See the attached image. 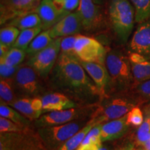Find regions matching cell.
<instances>
[{"instance_id":"6da1fadb","label":"cell","mask_w":150,"mask_h":150,"mask_svg":"<svg viewBox=\"0 0 150 150\" xmlns=\"http://www.w3.org/2000/svg\"><path fill=\"white\" fill-rule=\"evenodd\" d=\"M86 73L77 57L60 53L52 71V84L76 99L100 97L97 86Z\"/></svg>"},{"instance_id":"7a4b0ae2","label":"cell","mask_w":150,"mask_h":150,"mask_svg":"<svg viewBox=\"0 0 150 150\" xmlns=\"http://www.w3.org/2000/svg\"><path fill=\"white\" fill-rule=\"evenodd\" d=\"M110 24L118 40L126 43L136 22V11L129 0H110L108 7Z\"/></svg>"},{"instance_id":"3957f363","label":"cell","mask_w":150,"mask_h":150,"mask_svg":"<svg viewBox=\"0 0 150 150\" xmlns=\"http://www.w3.org/2000/svg\"><path fill=\"white\" fill-rule=\"evenodd\" d=\"M105 65L109 74L110 85L114 87L125 88L134 81L129 57L123 55L121 52H108Z\"/></svg>"},{"instance_id":"277c9868","label":"cell","mask_w":150,"mask_h":150,"mask_svg":"<svg viewBox=\"0 0 150 150\" xmlns=\"http://www.w3.org/2000/svg\"><path fill=\"white\" fill-rule=\"evenodd\" d=\"M0 150H49L38 134L28 129L19 132L0 133Z\"/></svg>"},{"instance_id":"5b68a950","label":"cell","mask_w":150,"mask_h":150,"mask_svg":"<svg viewBox=\"0 0 150 150\" xmlns=\"http://www.w3.org/2000/svg\"><path fill=\"white\" fill-rule=\"evenodd\" d=\"M86 125L83 121L74 120L63 125L38 128V134L49 150H58Z\"/></svg>"},{"instance_id":"8992f818","label":"cell","mask_w":150,"mask_h":150,"mask_svg":"<svg viewBox=\"0 0 150 150\" xmlns=\"http://www.w3.org/2000/svg\"><path fill=\"white\" fill-rule=\"evenodd\" d=\"M61 39L54 38L49 45L31 56L27 61V65L33 67L40 76L46 77L52 72L61 53Z\"/></svg>"},{"instance_id":"52a82bcc","label":"cell","mask_w":150,"mask_h":150,"mask_svg":"<svg viewBox=\"0 0 150 150\" xmlns=\"http://www.w3.org/2000/svg\"><path fill=\"white\" fill-rule=\"evenodd\" d=\"M74 52L81 61L93 62L105 65L108 52L98 40L93 38L77 34Z\"/></svg>"},{"instance_id":"ba28073f","label":"cell","mask_w":150,"mask_h":150,"mask_svg":"<svg viewBox=\"0 0 150 150\" xmlns=\"http://www.w3.org/2000/svg\"><path fill=\"white\" fill-rule=\"evenodd\" d=\"M41 0H0V22L7 24L17 17L35 12Z\"/></svg>"},{"instance_id":"9c48e42d","label":"cell","mask_w":150,"mask_h":150,"mask_svg":"<svg viewBox=\"0 0 150 150\" xmlns=\"http://www.w3.org/2000/svg\"><path fill=\"white\" fill-rule=\"evenodd\" d=\"M134 107H135V104L128 99H112L105 104L104 107L99 108L95 113L94 117L96 118L99 124H103L123 117Z\"/></svg>"},{"instance_id":"30bf717a","label":"cell","mask_w":150,"mask_h":150,"mask_svg":"<svg viewBox=\"0 0 150 150\" xmlns=\"http://www.w3.org/2000/svg\"><path fill=\"white\" fill-rule=\"evenodd\" d=\"M38 76L29 65L19 67L14 76V82L19 91L27 96H35L40 91Z\"/></svg>"},{"instance_id":"8fae6325","label":"cell","mask_w":150,"mask_h":150,"mask_svg":"<svg viewBox=\"0 0 150 150\" xmlns=\"http://www.w3.org/2000/svg\"><path fill=\"white\" fill-rule=\"evenodd\" d=\"M83 29L92 31L97 29L102 20L100 7L94 0H80L77 10Z\"/></svg>"},{"instance_id":"7c38bea8","label":"cell","mask_w":150,"mask_h":150,"mask_svg":"<svg viewBox=\"0 0 150 150\" xmlns=\"http://www.w3.org/2000/svg\"><path fill=\"white\" fill-rule=\"evenodd\" d=\"M130 52H136L150 60V19L138 24L129 45Z\"/></svg>"},{"instance_id":"4fadbf2b","label":"cell","mask_w":150,"mask_h":150,"mask_svg":"<svg viewBox=\"0 0 150 150\" xmlns=\"http://www.w3.org/2000/svg\"><path fill=\"white\" fill-rule=\"evenodd\" d=\"M81 111L78 108H72L69 109L56 110L42 113L35 120V126L38 128L45 127L55 126L70 122L79 117Z\"/></svg>"},{"instance_id":"5bb4252c","label":"cell","mask_w":150,"mask_h":150,"mask_svg":"<svg viewBox=\"0 0 150 150\" xmlns=\"http://www.w3.org/2000/svg\"><path fill=\"white\" fill-rule=\"evenodd\" d=\"M83 29L80 17L76 11L61 19L50 29L52 38L77 35Z\"/></svg>"},{"instance_id":"9a60e30c","label":"cell","mask_w":150,"mask_h":150,"mask_svg":"<svg viewBox=\"0 0 150 150\" xmlns=\"http://www.w3.org/2000/svg\"><path fill=\"white\" fill-rule=\"evenodd\" d=\"M81 63L97 86L101 98L107 97L106 92L108 85H110V80L106 65L93 62L81 61Z\"/></svg>"},{"instance_id":"2e32d148","label":"cell","mask_w":150,"mask_h":150,"mask_svg":"<svg viewBox=\"0 0 150 150\" xmlns=\"http://www.w3.org/2000/svg\"><path fill=\"white\" fill-rule=\"evenodd\" d=\"M35 12L40 18L42 30L50 29L65 16L59 10L53 0H41Z\"/></svg>"},{"instance_id":"e0dca14e","label":"cell","mask_w":150,"mask_h":150,"mask_svg":"<svg viewBox=\"0 0 150 150\" xmlns=\"http://www.w3.org/2000/svg\"><path fill=\"white\" fill-rule=\"evenodd\" d=\"M129 125L127 115L118 119L106 122L101 126V138L102 142L120 138L127 134Z\"/></svg>"},{"instance_id":"ac0fdd59","label":"cell","mask_w":150,"mask_h":150,"mask_svg":"<svg viewBox=\"0 0 150 150\" xmlns=\"http://www.w3.org/2000/svg\"><path fill=\"white\" fill-rule=\"evenodd\" d=\"M128 57L135 85L150 79V60L132 52H130Z\"/></svg>"},{"instance_id":"d6986e66","label":"cell","mask_w":150,"mask_h":150,"mask_svg":"<svg viewBox=\"0 0 150 150\" xmlns=\"http://www.w3.org/2000/svg\"><path fill=\"white\" fill-rule=\"evenodd\" d=\"M41 99L43 106V113L76 107V103L63 93H52L46 94Z\"/></svg>"},{"instance_id":"ffe728a7","label":"cell","mask_w":150,"mask_h":150,"mask_svg":"<svg viewBox=\"0 0 150 150\" xmlns=\"http://www.w3.org/2000/svg\"><path fill=\"white\" fill-rule=\"evenodd\" d=\"M97 125H99V123L97 122L96 118L94 117H92L88 122H87L85 126L82 127L78 132L69 138L66 142H65L58 150H76L83 142L88 133Z\"/></svg>"},{"instance_id":"44dd1931","label":"cell","mask_w":150,"mask_h":150,"mask_svg":"<svg viewBox=\"0 0 150 150\" xmlns=\"http://www.w3.org/2000/svg\"><path fill=\"white\" fill-rule=\"evenodd\" d=\"M7 24L14 26L22 31L31 28L41 27V20L36 12H31L23 16L17 17L8 22Z\"/></svg>"},{"instance_id":"7402d4cb","label":"cell","mask_w":150,"mask_h":150,"mask_svg":"<svg viewBox=\"0 0 150 150\" xmlns=\"http://www.w3.org/2000/svg\"><path fill=\"white\" fill-rule=\"evenodd\" d=\"M51 34H50V29L42 30L41 32L30 43V45L26 50V53L30 57L41 51L47 46L50 44V42L53 40Z\"/></svg>"},{"instance_id":"603a6c76","label":"cell","mask_w":150,"mask_h":150,"mask_svg":"<svg viewBox=\"0 0 150 150\" xmlns=\"http://www.w3.org/2000/svg\"><path fill=\"white\" fill-rule=\"evenodd\" d=\"M31 98H22L15 100L9 106H12L29 120H36L42 114L35 111L31 104Z\"/></svg>"},{"instance_id":"cb8c5ba5","label":"cell","mask_w":150,"mask_h":150,"mask_svg":"<svg viewBox=\"0 0 150 150\" xmlns=\"http://www.w3.org/2000/svg\"><path fill=\"white\" fill-rule=\"evenodd\" d=\"M42 31V29L40 27L22 30L13 47L22 49L26 51L30 43Z\"/></svg>"},{"instance_id":"d4e9b609","label":"cell","mask_w":150,"mask_h":150,"mask_svg":"<svg viewBox=\"0 0 150 150\" xmlns=\"http://www.w3.org/2000/svg\"><path fill=\"white\" fill-rule=\"evenodd\" d=\"M0 116L11 120V121L19 125H25V126H29L30 121H31L12 106L6 104H1Z\"/></svg>"},{"instance_id":"484cf974","label":"cell","mask_w":150,"mask_h":150,"mask_svg":"<svg viewBox=\"0 0 150 150\" xmlns=\"http://www.w3.org/2000/svg\"><path fill=\"white\" fill-rule=\"evenodd\" d=\"M27 55L25 50L12 47L3 57L0 58V63L10 65L20 66Z\"/></svg>"},{"instance_id":"4316f807","label":"cell","mask_w":150,"mask_h":150,"mask_svg":"<svg viewBox=\"0 0 150 150\" xmlns=\"http://www.w3.org/2000/svg\"><path fill=\"white\" fill-rule=\"evenodd\" d=\"M136 11V22L150 19V0H129Z\"/></svg>"},{"instance_id":"83f0119b","label":"cell","mask_w":150,"mask_h":150,"mask_svg":"<svg viewBox=\"0 0 150 150\" xmlns=\"http://www.w3.org/2000/svg\"><path fill=\"white\" fill-rule=\"evenodd\" d=\"M20 30L14 26L8 25L0 30V43L12 47L20 35Z\"/></svg>"},{"instance_id":"f1b7e54d","label":"cell","mask_w":150,"mask_h":150,"mask_svg":"<svg viewBox=\"0 0 150 150\" xmlns=\"http://www.w3.org/2000/svg\"><path fill=\"white\" fill-rule=\"evenodd\" d=\"M11 79H1L0 81V99L1 104L10 105L15 101Z\"/></svg>"},{"instance_id":"f546056e","label":"cell","mask_w":150,"mask_h":150,"mask_svg":"<svg viewBox=\"0 0 150 150\" xmlns=\"http://www.w3.org/2000/svg\"><path fill=\"white\" fill-rule=\"evenodd\" d=\"M150 139V115H147L143 123L138 127L136 133L135 141L139 147L143 145Z\"/></svg>"},{"instance_id":"4dcf8cb0","label":"cell","mask_w":150,"mask_h":150,"mask_svg":"<svg viewBox=\"0 0 150 150\" xmlns=\"http://www.w3.org/2000/svg\"><path fill=\"white\" fill-rule=\"evenodd\" d=\"M28 129L29 126L19 125L7 118L0 117V133L19 132Z\"/></svg>"},{"instance_id":"1f68e13d","label":"cell","mask_w":150,"mask_h":150,"mask_svg":"<svg viewBox=\"0 0 150 150\" xmlns=\"http://www.w3.org/2000/svg\"><path fill=\"white\" fill-rule=\"evenodd\" d=\"M59 10L65 16L77 10L80 0H53Z\"/></svg>"},{"instance_id":"d6a6232c","label":"cell","mask_w":150,"mask_h":150,"mask_svg":"<svg viewBox=\"0 0 150 150\" xmlns=\"http://www.w3.org/2000/svg\"><path fill=\"white\" fill-rule=\"evenodd\" d=\"M76 35L62 38L61 42V53L76 57L74 52V44L76 42Z\"/></svg>"},{"instance_id":"836d02e7","label":"cell","mask_w":150,"mask_h":150,"mask_svg":"<svg viewBox=\"0 0 150 150\" xmlns=\"http://www.w3.org/2000/svg\"><path fill=\"white\" fill-rule=\"evenodd\" d=\"M127 120L129 125L135 127H139L143 123L145 118L143 117L141 109L135 106L127 114Z\"/></svg>"},{"instance_id":"e575fe53","label":"cell","mask_w":150,"mask_h":150,"mask_svg":"<svg viewBox=\"0 0 150 150\" xmlns=\"http://www.w3.org/2000/svg\"><path fill=\"white\" fill-rule=\"evenodd\" d=\"M136 93L141 101L150 99V79L137 84Z\"/></svg>"},{"instance_id":"d590c367","label":"cell","mask_w":150,"mask_h":150,"mask_svg":"<svg viewBox=\"0 0 150 150\" xmlns=\"http://www.w3.org/2000/svg\"><path fill=\"white\" fill-rule=\"evenodd\" d=\"M20 66H10V65L0 63V75L1 79H11L15 76Z\"/></svg>"},{"instance_id":"8d00e7d4","label":"cell","mask_w":150,"mask_h":150,"mask_svg":"<svg viewBox=\"0 0 150 150\" xmlns=\"http://www.w3.org/2000/svg\"><path fill=\"white\" fill-rule=\"evenodd\" d=\"M31 104L32 106V108L35 111L38 112H40V113H43V110H42V99L38 98V97H33L31 99Z\"/></svg>"},{"instance_id":"74e56055","label":"cell","mask_w":150,"mask_h":150,"mask_svg":"<svg viewBox=\"0 0 150 150\" xmlns=\"http://www.w3.org/2000/svg\"><path fill=\"white\" fill-rule=\"evenodd\" d=\"M102 146V144H93V143H83L79 145L76 150H99Z\"/></svg>"},{"instance_id":"f35d334b","label":"cell","mask_w":150,"mask_h":150,"mask_svg":"<svg viewBox=\"0 0 150 150\" xmlns=\"http://www.w3.org/2000/svg\"><path fill=\"white\" fill-rule=\"evenodd\" d=\"M11 48V47H9L5 45L0 43V58L3 57L9 51Z\"/></svg>"},{"instance_id":"ab89813d","label":"cell","mask_w":150,"mask_h":150,"mask_svg":"<svg viewBox=\"0 0 150 150\" xmlns=\"http://www.w3.org/2000/svg\"><path fill=\"white\" fill-rule=\"evenodd\" d=\"M134 149V145L133 143H129L127 144L125 146H124L123 147L120 148L117 150H133Z\"/></svg>"},{"instance_id":"60d3db41","label":"cell","mask_w":150,"mask_h":150,"mask_svg":"<svg viewBox=\"0 0 150 150\" xmlns=\"http://www.w3.org/2000/svg\"><path fill=\"white\" fill-rule=\"evenodd\" d=\"M101 1H102V0H94V1H95V2H96L97 4L100 3Z\"/></svg>"},{"instance_id":"b9f144b4","label":"cell","mask_w":150,"mask_h":150,"mask_svg":"<svg viewBox=\"0 0 150 150\" xmlns=\"http://www.w3.org/2000/svg\"><path fill=\"white\" fill-rule=\"evenodd\" d=\"M133 150H145V149H143L142 148V149H133Z\"/></svg>"}]
</instances>
